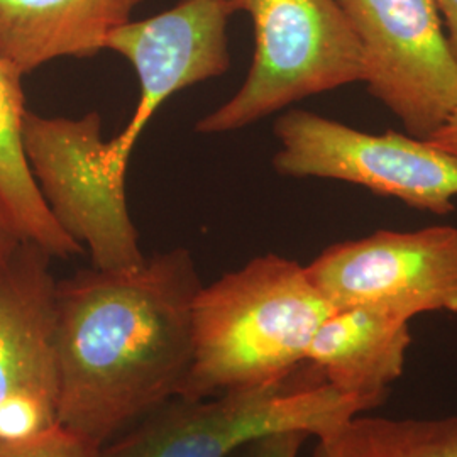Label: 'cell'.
<instances>
[{
    "label": "cell",
    "mask_w": 457,
    "mask_h": 457,
    "mask_svg": "<svg viewBox=\"0 0 457 457\" xmlns=\"http://www.w3.org/2000/svg\"><path fill=\"white\" fill-rule=\"evenodd\" d=\"M315 439L312 457H457V417L383 419L358 413Z\"/></svg>",
    "instance_id": "cell-14"
},
{
    "label": "cell",
    "mask_w": 457,
    "mask_h": 457,
    "mask_svg": "<svg viewBox=\"0 0 457 457\" xmlns=\"http://www.w3.org/2000/svg\"><path fill=\"white\" fill-rule=\"evenodd\" d=\"M445 29L447 41L457 62V0H434Z\"/></svg>",
    "instance_id": "cell-17"
},
{
    "label": "cell",
    "mask_w": 457,
    "mask_h": 457,
    "mask_svg": "<svg viewBox=\"0 0 457 457\" xmlns=\"http://www.w3.org/2000/svg\"><path fill=\"white\" fill-rule=\"evenodd\" d=\"M309 436L303 432H283L251 442L234 457H298Z\"/></svg>",
    "instance_id": "cell-16"
},
{
    "label": "cell",
    "mask_w": 457,
    "mask_h": 457,
    "mask_svg": "<svg viewBox=\"0 0 457 457\" xmlns=\"http://www.w3.org/2000/svg\"><path fill=\"white\" fill-rule=\"evenodd\" d=\"M334 311L366 307L410 322L428 312L457 313V228L378 230L327 247L305 266Z\"/></svg>",
    "instance_id": "cell-8"
},
{
    "label": "cell",
    "mask_w": 457,
    "mask_h": 457,
    "mask_svg": "<svg viewBox=\"0 0 457 457\" xmlns=\"http://www.w3.org/2000/svg\"><path fill=\"white\" fill-rule=\"evenodd\" d=\"M102 117H43L26 112L22 145L49 212L68 237L88 251L97 270L120 271L146 260L132 224L126 185L100 160Z\"/></svg>",
    "instance_id": "cell-6"
},
{
    "label": "cell",
    "mask_w": 457,
    "mask_h": 457,
    "mask_svg": "<svg viewBox=\"0 0 457 457\" xmlns=\"http://www.w3.org/2000/svg\"><path fill=\"white\" fill-rule=\"evenodd\" d=\"M428 143L457 156V107L441 129L428 139Z\"/></svg>",
    "instance_id": "cell-18"
},
{
    "label": "cell",
    "mask_w": 457,
    "mask_h": 457,
    "mask_svg": "<svg viewBox=\"0 0 457 457\" xmlns=\"http://www.w3.org/2000/svg\"><path fill=\"white\" fill-rule=\"evenodd\" d=\"M21 243L22 241L17 237L16 234L0 217V266L14 254L17 245Z\"/></svg>",
    "instance_id": "cell-19"
},
{
    "label": "cell",
    "mask_w": 457,
    "mask_h": 457,
    "mask_svg": "<svg viewBox=\"0 0 457 457\" xmlns=\"http://www.w3.org/2000/svg\"><path fill=\"white\" fill-rule=\"evenodd\" d=\"M145 0H0V60L24 77L58 58H94Z\"/></svg>",
    "instance_id": "cell-11"
},
{
    "label": "cell",
    "mask_w": 457,
    "mask_h": 457,
    "mask_svg": "<svg viewBox=\"0 0 457 457\" xmlns=\"http://www.w3.org/2000/svg\"><path fill=\"white\" fill-rule=\"evenodd\" d=\"M202 287L183 247L58 279V425L104 449L173 400L194 356Z\"/></svg>",
    "instance_id": "cell-1"
},
{
    "label": "cell",
    "mask_w": 457,
    "mask_h": 457,
    "mask_svg": "<svg viewBox=\"0 0 457 457\" xmlns=\"http://www.w3.org/2000/svg\"><path fill=\"white\" fill-rule=\"evenodd\" d=\"M232 14L230 0H179L168 11L143 21L131 19L107 36L105 49L126 58L139 80L129 124L100 151L102 166L112 180L126 185L132 149L164 100L228 73Z\"/></svg>",
    "instance_id": "cell-9"
},
{
    "label": "cell",
    "mask_w": 457,
    "mask_h": 457,
    "mask_svg": "<svg viewBox=\"0 0 457 457\" xmlns=\"http://www.w3.org/2000/svg\"><path fill=\"white\" fill-rule=\"evenodd\" d=\"M56 281L51 256L29 243L0 266V441L58 425Z\"/></svg>",
    "instance_id": "cell-10"
},
{
    "label": "cell",
    "mask_w": 457,
    "mask_h": 457,
    "mask_svg": "<svg viewBox=\"0 0 457 457\" xmlns=\"http://www.w3.org/2000/svg\"><path fill=\"white\" fill-rule=\"evenodd\" d=\"M334 312L305 266L264 254L202 287L194 302V356L175 398L283 381L307 362L317 328Z\"/></svg>",
    "instance_id": "cell-2"
},
{
    "label": "cell",
    "mask_w": 457,
    "mask_h": 457,
    "mask_svg": "<svg viewBox=\"0 0 457 457\" xmlns=\"http://www.w3.org/2000/svg\"><path fill=\"white\" fill-rule=\"evenodd\" d=\"M375 409L327 385L309 362L283 381L204 400L173 398L102 449V457H232L283 432L320 437Z\"/></svg>",
    "instance_id": "cell-3"
},
{
    "label": "cell",
    "mask_w": 457,
    "mask_h": 457,
    "mask_svg": "<svg viewBox=\"0 0 457 457\" xmlns=\"http://www.w3.org/2000/svg\"><path fill=\"white\" fill-rule=\"evenodd\" d=\"M409 322L366 307L334 311L317 328L307 362L332 388L379 405L407 362Z\"/></svg>",
    "instance_id": "cell-12"
},
{
    "label": "cell",
    "mask_w": 457,
    "mask_h": 457,
    "mask_svg": "<svg viewBox=\"0 0 457 457\" xmlns=\"http://www.w3.org/2000/svg\"><path fill=\"white\" fill-rule=\"evenodd\" d=\"M0 457H102V447L56 425L33 437L0 441Z\"/></svg>",
    "instance_id": "cell-15"
},
{
    "label": "cell",
    "mask_w": 457,
    "mask_h": 457,
    "mask_svg": "<svg viewBox=\"0 0 457 457\" xmlns=\"http://www.w3.org/2000/svg\"><path fill=\"white\" fill-rule=\"evenodd\" d=\"M275 136L279 175L347 181L424 212L454 211L457 156L425 139L358 131L302 109L279 115Z\"/></svg>",
    "instance_id": "cell-5"
},
{
    "label": "cell",
    "mask_w": 457,
    "mask_h": 457,
    "mask_svg": "<svg viewBox=\"0 0 457 457\" xmlns=\"http://www.w3.org/2000/svg\"><path fill=\"white\" fill-rule=\"evenodd\" d=\"M254 28L241 88L198 120V134L239 131L303 98L362 80V56L337 0H230Z\"/></svg>",
    "instance_id": "cell-4"
},
{
    "label": "cell",
    "mask_w": 457,
    "mask_h": 457,
    "mask_svg": "<svg viewBox=\"0 0 457 457\" xmlns=\"http://www.w3.org/2000/svg\"><path fill=\"white\" fill-rule=\"evenodd\" d=\"M362 80L405 131L428 141L457 107V62L434 0H337Z\"/></svg>",
    "instance_id": "cell-7"
},
{
    "label": "cell",
    "mask_w": 457,
    "mask_h": 457,
    "mask_svg": "<svg viewBox=\"0 0 457 457\" xmlns=\"http://www.w3.org/2000/svg\"><path fill=\"white\" fill-rule=\"evenodd\" d=\"M22 79L17 68L0 60V217L22 243L66 260L85 249L56 224L31 173L22 145L28 112Z\"/></svg>",
    "instance_id": "cell-13"
}]
</instances>
